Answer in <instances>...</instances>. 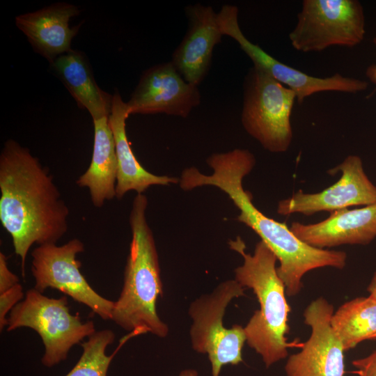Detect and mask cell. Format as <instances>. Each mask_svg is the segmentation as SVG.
<instances>
[{
  "label": "cell",
  "mask_w": 376,
  "mask_h": 376,
  "mask_svg": "<svg viewBox=\"0 0 376 376\" xmlns=\"http://www.w3.org/2000/svg\"><path fill=\"white\" fill-rule=\"evenodd\" d=\"M186 11L188 31L171 63L185 81L198 86L209 70L213 49L224 35L212 7L196 4Z\"/></svg>",
  "instance_id": "cell-15"
},
{
  "label": "cell",
  "mask_w": 376,
  "mask_h": 376,
  "mask_svg": "<svg viewBox=\"0 0 376 376\" xmlns=\"http://www.w3.org/2000/svg\"><path fill=\"white\" fill-rule=\"evenodd\" d=\"M84 251V244L77 238L61 246L38 245L31 252L34 288L41 293L47 288L60 290L102 319L111 320L114 301L97 293L80 271L81 263L76 257Z\"/></svg>",
  "instance_id": "cell-9"
},
{
  "label": "cell",
  "mask_w": 376,
  "mask_h": 376,
  "mask_svg": "<svg viewBox=\"0 0 376 376\" xmlns=\"http://www.w3.org/2000/svg\"><path fill=\"white\" fill-rule=\"evenodd\" d=\"M24 298L23 288L18 283L8 290L0 294V330L8 324L7 315Z\"/></svg>",
  "instance_id": "cell-22"
},
{
  "label": "cell",
  "mask_w": 376,
  "mask_h": 376,
  "mask_svg": "<svg viewBox=\"0 0 376 376\" xmlns=\"http://www.w3.org/2000/svg\"><path fill=\"white\" fill-rule=\"evenodd\" d=\"M79 13V10L74 5L56 3L17 16L15 24L36 52L52 63L58 56L71 50V41L81 24L70 28L69 21Z\"/></svg>",
  "instance_id": "cell-16"
},
{
  "label": "cell",
  "mask_w": 376,
  "mask_h": 376,
  "mask_svg": "<svg viewBox=\"0 0 376 376\" xmlns=\"http://www.w3.org/2000/svg\"><path fill=\"white\" fill-rule=\"evenodd\" d=\"M367 290L370 294V296L376 299V272L373 274V276L367 288Z\"/></svg>",
  "instance_id": "cell-26"
},
{
  "label": "cell",
  "mask_w": 376,
  "mask_h": 376,
  "mask_svg": "<svg viewBox=\"0 0 376 376\" xmlns=\"http://www.w3.org/2000/svg\"><path fill=\"white\" fill-rule=\"evenodd\" d=\"M331 324L345 351L376 339V299L369 295L345 302L334 313Z\"/></svg>",
  "instance_id": "cell-20"
},
{
  "label": "cell",
  "mask_w": 376,
  "mask_h": 376,
  "mask_svg": "<svg viewBox=\"0 0 376 376\" xmlns=\"http://www.w3.org/2000/svg\"><path fill=\"white\" fill-rule=\"evenodd\" d=\"M334 313L333 306L323 297L306 307L304 318L311 336L301 350L288 358V376H343L345 350L331 324Z\"/></svg>",
  "instance_id": "cell-12"
},
{
  "label": "cell",
  "mask_w": 376,
  "mask_h": 376,
  "mask_svg": "<svg viewBox=\"0 0 376 376\" xmlns=\"http://www.w3.org/2000/svg\"><path fill=\"white\" fill-rule=\"evenodd\" d=\"M244 88L243 127L265 150L286 152L293 137L290 116L297 100L295 92L255 66Z\"/></svg>",
  "instance_id": "cell-6"
},
{
  "label": "cell",
  "mask_w": 376,
  "mask_h": 376,
  "mask_svg": "<svg viewBox=\"0 0 376 376\" xmlns=\"http://www.w3.org/2000/svg\"><path fill=\"white\" fill-rule=\"evenodd\" d=\"M230 248L243 258L235 269V280L244 288L253 290L260 304L244 327L247 344L263 359L267 368L288 356V349L297 346L288 343V317L290 307L285 297V287L276 267L277 258L263 242H258L253 254L246 252L243 240L237 236L228 242Z\"/></svg>",
  "instance_id": "cell-4"
},
{
  "label": "cell",
  "mask_w": 376,
  "mask_h": 376,
  "mask_svg": "<svg viewBox=\"0 0 376 376\" xmlns=\"http://www.w3.org/2000/svg\"><path fill=\"white\" fill-rule=\"evenodd\" d=\"M373 42L376 45V37L374 38ZM366 75L370 81L376 84V64L370 65L366 69Z\"/></svg>",
  "instance_id": "cell-25"
},
{
  "label": "cell",
  "mask_w": 376,
  "mask_h": 376,
  "mask_svg": "<svg viewBox=\"0 0 376 376\" xmlns=\"http://www.w3.org/2000/svg\"><path fill=\"white\" fill-rule=\"evenodd\" d=\"M137 336L131 332L120 340V343L111 355L105 353L106 348L112 344L115 334L110 329L95 331L81 344L82 354L72 370L65 376H107L110 363L118 350L130 337Z\"/></svg>",
  "instance_id": "cell-21"
},
{
  "label": "cell",
  "mask_w": 376,
  "mask_h": 376,
  "mask_svg": "<svg viewBox=\"0 0 376 376\" xmlns=\"http://www.w3.org/2000/svg\"><path fill=\"white\" fill-rule=\"evenodd\" d=\"M244 289L235 279L228 280L189 306V314L193 320L190 330L192 347L207 354L212 376H219L226 364L237 365L243 361L242 350L246 342L244 327L235 324L227 329L223 325V318L230 301L244 296Z\"/></svg>",
  "instance_id": "cell-7"
},
{
  "label": "cell",
  "mask_w": 376,
  "mask_h": 376,
  "mask_svg": "<svg viewBox=\"0 0 376 376\" xmlns=\"http://www.w3.org/2000/svg\"><path fill=\"white\" fill-rule=\"evenodd\" d=\"M217 19L223 35L228 36L239 44L253 61V66L292 90L299 104L308 96L320 92L356 93L368 88V83L363 80L344 77L338 73L327 77H318L280 62L244 35L239 25L238 8L235 6L227 4L222 6L217 13Z\"/></svg>",
  "instance_id": "cell-10"
},
{
  "label": "cell",
  "mask_w": 376,
  "mask_h": 376,
  "mask_svg": "<svg viewBox=\"0 0 376 376\" xmlns=\"http://www.w3.org/2000/svg\"><path fill=\"white\" fill-rule=\"evenodd\" d=\"M109 117L94 120V143L91 161L77 184L89 190L94 206L101 207L105 201L116 198L118 162L115 141Z\"/></svg>",
  "instance_id": "cell-18"
},
{
  "label": "cell",
  "mask_w": 376,
  "mask_h": 376,
  "mask_svg": "<svg viewBox=\"0 0 376 376\" xmlns=\"http://www.w3.org/2000/svg\"><path fill=\"white\" fill-rule=\"evenodd\" d=\"M341 172L340 179L331 186L317 193L301 189L278 203L276 212L283 216L295 213L310 216L326 211L333 212L354 205L376 204V186L365 173L362 159L348 155L329 173Z\"/></svg>",
  "instance_id": "cell-11"
},
{
  "label": "cell",
  "mask_w": 376,
  "mask_h": 376,
  "mask_svg": "<svg viewBox=\"0 0 376 376\" xmlns=\"http://www.w3.org/2000/svg\"><path fill=\"white\" fill-rule=\"evenodd\" d=\"M200 102L198 86L185 81L171 61L144 71L127 105L130 115L160 113L186 118Z\"/></svg>",
  "instance_id": "cell-13"
},
{
  "label": "cell",
  "mask_w": 376,
  "mask_h": 376,
  "mask_svg": "<svg viewBox=\"0 0 376 376\" xmlns=\"http://www.w3.org/2000/svg\"><path fill=\"white\" fill-rule=\"evenodd\" d=\"M179 376H198V373L194 369H186L182 370Z\"/></svg>",
  "instance_id": "cell-27"
},
{
  "label": "cell",
  "mask_w": 376,
  "mask_h": 376,
  "mask_svg": "<svg viewBox=\"0 0 376 376\" xmlns=\"http://www.w3.org/2000/svg\"><path fill=\"white\" fill-rule=\"evenodd\" d=\"M19 283L18 276L8 268L7 257L0 253V294L3 293Z\"/></svg>",
  "instance_id": "cell-23"
},
{
  "label": "cell",
  "mask_w": 376,
  "mask_h": 376,
  "mask_svg": "<svg viewBox=\"0 0 376 376\" xmlns=\"http://www.w3.org/2000/svg\"><path fill=\"white\" fill-rule=\"evenodd\" d=\"M359 376H376V350L368 356L352 361Z\"/></svg>",
  "instance_id": "cell-24"
},
{
  "label": "cell",
  "mask_w": 376,
  "mask_h": 376,
  "mask_svg": "<svg viewBox=\"0 0 376 376\" xmlns=\"http://www.w3.org/2000/svg\"><path fill=\"white\" fill-rule=\"evenodd\" d=\"M130 116L127 102L116 91L113 95L111 111L108 118L116 146L118 162L116 198L121 199L133 190L142 194L152 185H169L179 182V178L157 175L145 169L130 147L126 132V120Z\"/></svg>",
  "instance_id": "cell-17"
},
{
  "label": "cell",
  "mask_w": 376,
  "mask_h": 376,
  "mask_svg": "<svg viewBox=\"0 0 376 376\" xmlns=\"http://www.w3.org/2000/svg\"><path fill=\"white\" fill-rule=\"evenodd\" d=\"M147 206L148 198L143 194L134 197L129 219L132 240L123 286L114 301L111 320L138 335L150 333L164 338L169 328L156 310L162 283L154 235L146 220Z\"/></svg>",
  "instance_id": "cell-3"
},
{
  "label": "cell",
  "mask_w": 376,
  "mask_h": 376,
  "mask_svg": "<svg viewBox=\"0 0 376 376\" xmlns=\"http://www.w3.org/2000/svg\"><path fill=\"white\" fill-rule=\"evenodd\" d=\"M290 229L301 241L318 249L366 245L376 238V204L334 211L315 224L292 222Z\"/></svg>",
  "instance_id": "cell-14"
},
{
  "label": "cell",
  "mask_w": 376,
  "mask_h": 376,
  "mask_svg": "<svg viewBox=\"0 0 376 376\" xmlns=\"http://www.w3.org/2000/svg\"><path fill=\"white\" fill-rule=\"evenodd\" d=\"M50 64L78 106L86 109L93 120L109 117L111 111L113 95L97 86L89 63L82 52L71 49L58 56Z\"/></svg>",
  "instance_id": "cell-19"
},
{
  "label": "cell",
  "mask_w": 376,
  "mask_h": 376,
  "mask_svg": "<svg viewBox=\"0 0 376 376\" xmlns=\"http://www.w3.org/2000/svg\"><path fill=\"white\" fill-rule=\"evenodd\" d=\"M0 221L11 236L24 279L30 248L56 244L68 230L69 209L47 168L12 139L0 155Z\"/></svg>",
  "instance_id": "cell-2"
},
{
  "label": "cell",
  "mask_w": 376,
  "mask_h": 376,
  "mask_svg": "<svg viewBox=\"0 0 376 376\" xmlns=\"http://www.w3.org/2000/svg\"><path fill=\"white\" fill-rule=\"evenodd\" d=\"M22 327L31 328L40 336L45 346L41 362L47 368L65 360L72 346L96 331L92 320L83 322L70 313L66 296L49 298L34 288L26 292L8 316V331Z\"/></svg>",
  "instance_id": "cell-5"
},
{
  "label": "cell",
  "mask_w": 376,
  "mask_h": 376,
  "mask_svg": "<svg viewBox=\"0 0 376 376\" xmlns=\"http://www.w3.org/2000/svg\"><path fill=\"white\" fill-rule=\"evenodd\" d=\"M207 163L212 169L210 175L203 174L193 166L184 169L179 179L181 189L189 191L210 185L228 196L240 210L237 220L252 229L276 256L279 262L277 274L288 296L300 292L302 278L307 272L326 267H345V252L308 245L298 239L285 223L268 217L254 205L251 193L242 185L244 178L256 164V158L249 150L236 148L214 153L207 159Z\"/></svg>",
  "instance_id": "cell-1"
},
{
  "label": "cell",
  "mask_w": 376,
  "mask_h": 376,
  "mask_svg": "<svg viewBox=\"0 0 376 376\" xmlns=\"http://www.w3.org/2000/svg\"><path fill=\"white\" fill-rule=\"evenodd\" d=\"M363 9L357 0H304L289 33L293 48L322 52L331 46L354 47L365 35Z\"/></svg>",
  "instance_id": "cell-8"
}]
</instances>
